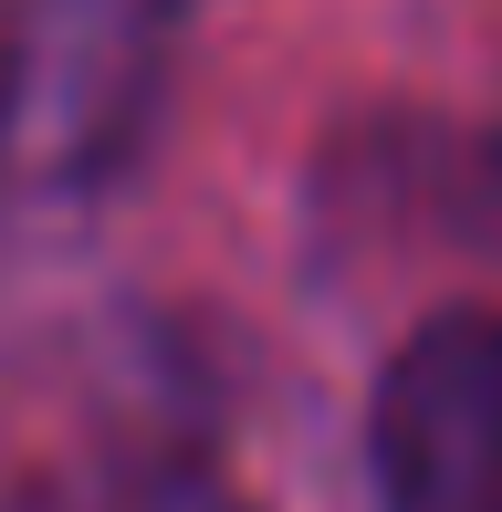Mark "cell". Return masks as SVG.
Segmentation results:
<instances>
[{
  "mask_svg": "<svg viewBox=\"0 0 502 512\" xmlns=\"http://www.w3.org/2000/svg\"><path fill=\"white\" fill-rule=\"evenodd\" d=\"M178 0H21L0 63V168L21 189H95L168 95Z\"/></svg>",
  "mask_w": 502,
  "mask_h": 512,
  "instance_id": "obj_1",
  "label": "cell"
},
{
  "mask_svg": "<svg viewBox=\"0 0 502 512\" xmlns=\"http://www.w3.org/2000/svg\"><path fill=\"white\" fill-rule=\"evenodd\" d=\"M387 512H502V314H429L367 408Z\"/></svg>",
  "mask_w": 502,
  "mask_h": 512,
  "instance_id": "obj_2",
  "label": "cell"
},
{
  "mask_svg": "<svg viewBox=\"0 0 502 512\" xmlns=\"http://www.w3.org/2000/svg\"><path fill=\"white\" fill-rule=\"evenodd\" d=\"M0 512H251V502L178 429H95L0 460Z\"/></svg>",
  "mask_w": 502,
  "mask_h": 512,
  "instance_id": "obj_3",
  "label": "cell"
}]
</instances>
